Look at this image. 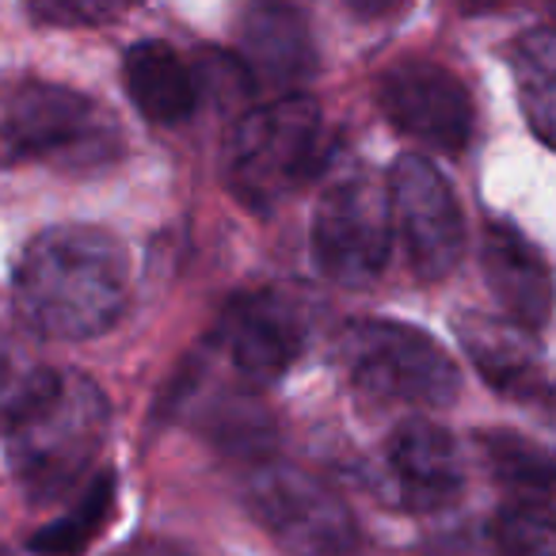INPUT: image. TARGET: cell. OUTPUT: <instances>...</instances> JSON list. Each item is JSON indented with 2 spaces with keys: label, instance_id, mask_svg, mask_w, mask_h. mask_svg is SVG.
<instances>
[{
  "label": "cell",
  "instance_id": "ffe728a7",
  "mask_svg": "<svg viewBox=\"0 0 556 556\" xmlns=\"http://www.w3.org/2000/svg\"><path fill=\"white\" fill-rule=\"evenodd\" d=\"M47 374H50L47 366L31 363V358H24L20 351L0 343V431H9L12 419H16L20 412L27 408V401L42 389Z\"/></svg>",
  "mask_w": 556,
  "mask_h": 556
},
{
  "label": "cell",
  "instance_id": "8992f818",
  "mask_svg": "<svg viewBox=\"0 0 556 556\" xmlns=\"http://www.w3.org/2000/svg\"><path fill=\"white\" fill-rule=\"evenodd\" d=\"M244 507L287 556H355L358 522L351 507L302 465H255L244 480Z\"/></svg>",
  "mask_w": 556,
  "mask_h": 556
},
{
  "label": "cell",
  "instance_id": "8fae6325",
  "mask_svg": "<svg viewBox=\"0 0 556 556\" xmlns=\"http://www.w3.org/2000/svg\"><path fill=\"white\" fill-rule=\"evenodd\" d=\"M454 332L462 340L469 363L500 396L533 408H553L556 381L548 378L530 332L515 328L510 320H495L484 313H465L454 320Z\"/></svg>",
  "mask_w": 556,
  "mask_h": 556
},
{
  "label": "cell",
  "instance_id": "7a4b0ae2",
  "mask_svg": "<svg viewBox=\"0 0 556 556\" xmlns=\"http://www.w3.org/2000/svg\"><path fill=\"white\" fill-rule=\"evenodd\" d=\"M111 408L92 378L50 370L39 393L12 419L9 462L35 503L70 495L88 477L103 439Z\"/></svg>",
  "mask_w": 556,
  "mask_h": 556
},
{
  "label": "cell",
  "instance_id": "52a82bcc",
  "mask_svg": "<svg viewBox=\"0 0 556 556\" xmlns=\"http://www.w3.org/2000/svg\"><path fill=\"white\" fill-rule=\"evenodd\" d=\"M393 248L389 187L370 172H351L325 187L313 214V263L336 287L363 290L386 270Z\"/></svg>",
  "mask_w": 556,
  "mask_h": 556
},
{
  "label": "cell",
  "instance_id": "2e32d148",
  "mask_svg": "<svg viewBox=\"0 0 556 556\" xmlns=\"http://www.w3.org/2000/svg\"><path fill=\"white\" fill-rule=\"evenodd\" d=\"M510 77L526 126L541 146L556 149V31L538 27L510 42Z\"/></svg>",
  "mask_w": 556,
  "mask_h": 556
},
{
  "label": "cell",
  "instance_id": "5bb4252c",
  "mask_svg": "<svg viewBox=\"0 0 556 556\" xmlns=\"http://www.w3.org/2000/svg\"><path fill=\"white\" fill-rule=\"evenodd\" d=\"M240 65L260 85L294 88L317 70V42L309 20L290 4H252L240 20Z\"/></svg>",
  "mask_w": 556,
  "mask_h": 556
},
{
  "label": "cell",
  "instance_id": "3957f363",
  "mask_svg": "<svg viewBox=\"0 0 556 556\" xmlns=\"http://www.w3.org/2000/svg\"><path fill=\"white\" fill-rule=\"evenodd\" d=\"M115 115L77 88L39 77L0 80V164L96 172L123 156Z\"/></svg>",
  "mask_w": 556,
  "mask_h": 556
},
{
  "label": "cell",
  "instance_id": "e0dca14e",
  "mask_svg": "<svg viewBox=\"0 0 556 556\" xmlns=\"http://www.w3.org/2000/svg\"><path fill=\"white\" fill-rule=\"evenodd\" d=\"M480 450H484L488 472L510 495H518L515 507H556V457L548 450L533 446L518 434H484Z\"/></svg>",
  "mask_w": 556,
  "mask_h": 556
},
{
  "label": "cell",
  "instance_id": "9c48e42d",
  "mask_svg": "<svg viewBox=\"0 0 556 556\" xmlns=\"http://www.w3.org/2000/svg\"><path fill=\"white\" fill-rule=\"evenodd\" d=\"M378 108L396 130L439 153L457 156L472 138L469 88L457 73L427 58H404L381 73Z\"/></svg>",
  "mask_w": 556,
  "mask_h": 556
},
{
  "label": "cell",
  "instance_id": "7c38bea8",
  "mask_svg": "<svg viewBox=\"0 0 556 556\" xmlns=\"http://www.w3.org/2000/svg\"><path fill=\"white\" fill-rule=\"evenodd\" d=\"M386 469L393 477L401 507L416 510V515L446 510L465 492L462 450L442 427L427 424V419H412L389 434Z\"/></svg>",
  "mask_w": 556,
  "mask_h": 556
},
{
  "label": "cell",
  "instance_id": "44dd1931",
  "mask_svg": "<svg viewBox=\"0 0 556 556\" xmlns=\"http://www.w3.org/2000/svg\"><path fill=\"white\" fill-rule=\"evenodd\" d=\"M123 9L115 4H96V0H50V4H31V16L42 24H108Z\"/></svg>",
  "mask_w": 556,
  "mask_h": 556
},
{
  "label": "cell",
  "instance_id": "d6986e66",
  "mask_svg": "<svg viewBox=\"0 0 556 556\" xmlns=\"http://www.w3.org/2000/svg\"><path fill=\"white\" fill-rule=\"evenodd\" d=\"M492 545L500 556H556V518L533 507H503L492 518Z\"/></svg>",
  "mask_w": 556,
  "mask_h": 556
},
{
  "label": "cell",
  "instance_id": "6da1fadb",
  "mask_svg": "<svg viewBox=\"0 0 556 556\" xmlns=\"http://www.w3.org/2000/svg\"><path fill=\"white\" fill-rule=\"evenodd\" d=\"M130 263L108 229L54 225L24 248L12 275V302L31 332L50 340L103 336L126 309Z\"/></svg>",
  "mask_w": 556,
  "mask_h": 556
},
{
  "label": "cell",
  "instance_id": "4fadbf2b",
  "mask_svg": "<svg viewBox=\"0 0 556 556\" xmlns=\"http://www.w3.org/2000/svg\"><path fill=\"white\" fill-rule=\"evenodd\" d=\"M480 263H484V282L507 320L522 332H538L548 325L556 305V282L548 270L545 255L515 229V225L488 222L484 248H480Z\"/></svg>",
  "mask_w": 556,
  "mask_h": 556
},
{
  "label": "cell",
  "instance_id": "ba28073f",
  "mask_svg": "<svg viewBox=\"0 0 556 556\" xmlns=\"http://www.w3.org/2000/svg\"><path fill=\"white\" fill-rule=\"evenodd\" d=\"M393 232H401L412 270L427 282L446 278L465 255V217L450 179L427 156L404 153L389 172Z\"/></svg>",
  "mask_w": 556,
  "mask_h": 556
},
{
  "label": "cell",
  "instance_id": "ac0fdd59",
  "mask_svg": "<svg viewBox=\"0 0 556 556\" xmlns=\"http://www.w3.org/2000/svg\"><path fill=\"white\" fill-rule=\"evenodd\" d=\"M111 507H115V477L100 472V477L80 492V500L65 510V518L42 526V530L35 533L31 548L47 556H77L80 548H88V541L108 526Z\"/></svg>",
  "mask_w": 556,
  "mask_h": 556
},
{
  "label": "cell",
  "instance_id": "7402d4cb",
  "mask_svg": "<svg viewBox=\"0 0 556 556\" xmlns=\"http://www.w3.org/2000/svg\"><path fill=\"white\" fill-rule=\"evenodd\" d=\"M115 556H191L187 548L172 545V541H161V538H146V541H134V545L118 548Z\"/></svg>",
  "mask_w": 556,
  "mask_h": 556
},
{
  "label": "cell",
  "instance_id": "30bf717a",
  "mask_svg": "<svg viewBox=\"0 0 556 556\" xmlns=\"http://www.w3.org/2000/svg\"><path fill=\"white\" fill-rule=\"evenodd\" d=\"M217 343L240 378L267 386L298 363L305 348V320L287 294L252 290L225 305Z\"/></svg>",
  "mask_w": 556,
  "mask_h": 556
},
{
  "label": "cell",
  "instance_id": "9a60e30c",
  "mask_svg": "<svg viewBox=\"0 0 556 556\" xmlns=\"http://www.w3.org/2000/svg\"><path fill=\"white\" fill-rule=\"evenodd\" d=\"M123 80L134 108L156 126H179L199 108V80L161 39L134 42L123 58Z\"/></svg>",
  "mask_w": 556,
  "mask_h": 556
},
{
  "label": "cell",
  "instance_id": "5b68a950",
  "mask_svg": "<svg viewBox=\"0 0 556 556\" xmlns=\"http://www.w3.org/2000/svg\"><path fill=\"white\" fill-rule=\"evenodd\" d=\"M336 366L358 393L389 404L446 408L462 393L454 358L424 332L401 320H348L336 336Z\"/></svg>",
  "mask_w": 556,
  "mask_h": 556
},
{
  "label": "cell",
  "instance_id": "277c9868",
  "mask_svg": "<svg viewBox=\"0 0 556 556\" xmlns=\"http://www.w3.org/2000/svg\"><path fill=\"white\" fill-rule=\"evenodd\" d=\"M325 164V115L309 96L248 111L225 146V187L248 210H275Z\"/></svg>",
  "mask_w": 556,
  "mask_h": 556
}]
</instances>
